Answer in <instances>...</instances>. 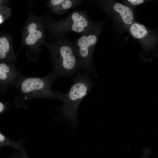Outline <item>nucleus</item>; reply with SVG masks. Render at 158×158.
I'll use <instances>...</instances> for the list:
<instances>
[{
    "label": "nucleus",
    "mask_w": 158,
    "mask_h": 158,
    "mask_svg": "<svg viewBox=\"0 0 158 158\" xmlns=\"http://www.w3.org/2000/svg\"><path fill=\"white\" fill-rule=\"evenodd\" d=\"M90 73H78L68 92L61 94L59 100L63 105L60 108V111L62 116L71 122L76 121L79 105L94 85Z\"/></svg>",
    "instance_id": "nucleus-3"
},
{
    "label": "nucleus",
    "mask_w": 158,
    "mask_h": 158,
    "mask_svg": "<svg viewBox=\"0 0 158 158\" xmlns=\"http://www.w3.org/2000/svg\"><path fill=\"white\" fill-rule=\"evenodd\" d=\"M101 30L100 24L95 23L72 42L81 67L86 72L90 73L92 70L93 55Z\"/></svg>",
    "instance_id": "nucleus-6"
},
{
    "label": "nucleus",
    "mask_w": 158,
    "mask_h": 158,
    "mask_svg": "<svg viewBox=\"0 0 158 158\" xmlns=\"http://www.w3.org/2000/svg\"><path fill=\"white\" fill-rule=\"evenodd\" d=\"M18 55L13 49L11 35L1 33L0 36V62L16 63Z\"/></svg>",
    "instance_id": "nucleus-8"
},
{
    "label": "nucleus",
    "mask_w": 158,
    "mask_h": 158,
    "mask_svg": "<svg viewBox=\"0 0 158 158\" xmlns=\"http://www.w3.org/2000/svg\"><path fill=\"white\" fill-rule=\"evenodd\" d=\"M43 18L44 27L49 30L50 37L65 35L69 32L82 35L95 24L84 11H74L59 20H53L45 16Z\"/></svg>",
    "instance_id": "nucleus-5"
},
{
    "label": "nucleus",
    "mask_w": 158,
    "mask_h": 158,
    "mask_svg": "<svg viewBox=\"0 0 158 158\" xmlns=\"http://www.w3.org/2000/svg\"><path fill=\"white\" fill-rule=\"evenodd\" d=\"M150 152V150L148 149H145L143 150V154L142 155V158H148V156Z\"/></svg>",
    "instance_id": "nucleus-15"
},
{
    "label": "nucleus",
    "mask_w": 158,
    "mask_h": 158,
    "mask_svg": "<svg viewBox=\"0 0 158 158\" xmlns=\"http://www.w3.org/2000/svg\"><path fill=\"white\" fill-rule=\"evenodd\" d=\"M130 30L132 35L138 39L144 37L148 33V32L144 25L137 23L132 24L130 27Z\"/></svg>",
    "instance_id": "nucleus-11"
},
{
    "label": "nucleus",
    "mask_w": 158,
    "mask_h": 158,
    "mask_svg": "<svg viewBox=\"0 0 158 158\" xmlns=\"http://www.w3.org/2000/svg\"><path fill=\"white\" fill-rule=\"evenodd\" d=\"M20 150L21 158H29L23 146Z\"/></svg>",
    "instance_id": "nucleus-14"
},
{
    "label": "nucleus",
    "mask_w": 158,
    "mask_h": 158,
    "mask_svg": "<svg viewBox=\"0 0 158 158\" xmlns=\"http://www.w3.org/2000/svg\"><path fill=\"white\" fill-rule=\"evenodd\" d=\"M57 78L51 72L43 77H30L21 74L14 87L19 90L14 98V103L18 108H25L29 100L35 98H47L59 100L61 93L53 92L51 89L53 82Z\"/></svg>",
    "instance_id": "nucleus-1"
},
{
    "label": "nucleus",
    "mask_w": 158,
    "mask_h": 158,
    "mask_svg": "<svg viewBox=\"0 0 158 158\" xmlns=\"http://www.w3.org/2000/svg\"><path fill=\"white\" fill-rule=\"evenodd\" d=\"M83 2L81 0H50L47 1L46 5L54 13L61 14L81 4Z\"/></svg>",
    "instance_id": "nucleus-9"
},
{
    "label": "nucleus",
    "mask_w": 158,
    "mask_h": 158,
    "mask_svg": "<svg viewBox=\"0 0 158 158\" xmlns=\"http://www.w3.org/2000/svg\"><path fill=\"white\" fill-rule=\"evenodd\" d=\"M6 146L12 147L16 150H20L23 145L21 141L15 142L8 138L1 132H0V147Z\"/></svg>",
    "instance_id": "nucleus-12"
},
{
    "label": "nucleus",
    "mask_w": 158,
    "mask_h": 158,
    "mask_svg": "<svg viewBox=\"0 0 158 158\" xmlns=\"http://www.w3.org/2000/svg\"><path fill=\"white\" fill-rule=\"evenodd\" d=\"M114 11L119 13L123 22L128 24H131L133 20L132 12L128 6L118 3H115L113 6Z\"/></svg>",
    "instance_id": "nucleus-10"
},
{
    "label": "nucleus",
    "mask_w": 158,
    "mask_h": 158,
    "mask_svg": "<svg viewBox=\"0 0 158 158\" xmlns=\"http://www.w3.org/2000/svg\"><path fill=\"white\" fill-rule=\"evenodd\" d=\"M53 37L54 38L51 42L45 44L50 54L53 64L52 72L57 78L71 77L81 67L72 42L65 35Z\"/></svg>",
    "instance_id": "nucleus-2"
},
{
    "label": "nucleus",
    "mask_w": 158,
    "mask_h": 158,
    "mask_svg": "<svg viewBox=\"0 0 158 158\" xmlns=\"http://www.w3.org/2000/svg\"><path fill=\"white\" fill-rule=\"evenodd\" d=\"M128 1L134 5L140 4L144 2V1L143 0H128Z\"/></svg>",
    "instance_id": "nucleus-16"
},
{
    "label": "nucleus",
    "mask_w": 158,
    "mask_h": 158,
    "mask_svg": "<svg viewBox=\"0 0 158 158\" xmlns=\"http://www.w3.org/2000/svg\"><path fill=\"white\" fill-rule=\"evenodd\" d=\"M11 107V104L8 102H0V114H3Z\"/></svg>",
    "instance_id": "nucleus-13"
},
{
    "label": "nucleus",
    "mask_w": 158,
    "mask_h": 158,
    "mask_svg": "<svg viewBox=\"0 0 158 158\" xmlns=\"http://www.w3.org/2000/svg\"><path fill=\"white\" fill-rule=\"evenodd\" d=\"M44 28L43 17L30 12L20 32L21 46L25 48V54L30 61H36L38 59L42 46L45 45Z\"/></svg>",
    "instance_id": "nucleus-4"
},
{
    "label": "nucleus",
    "mask_w": 158,
    "mask_h": 158,
    "mask_svg": "<svg viewBox=\"0 0 158 158\" xmlns=\"http://www.w3.org/2000/svg\"><path fill=\"white\" fill-rule=\"evenodd\" d=\"M8 158H21L20 154H15L12 155Z\"/></svg>",
    "instance_id": "nucleus-17"
},
{
    "label": "nucleus",
    "mask_w": 158,
    "mask_h": 158,
    "mask_svg": "<svg viewBox=\"0 0 158 158\" xmlns=\"http://www.w3.org/2000/svg\"><path fill=\"white\" fill-rule=\"evenodd\" d=\"M22 73L16 63L0 62V90L6 93L14 86Z\"/></svg>",
    "instance_id": "nucleus-7"
}]
</instances>
